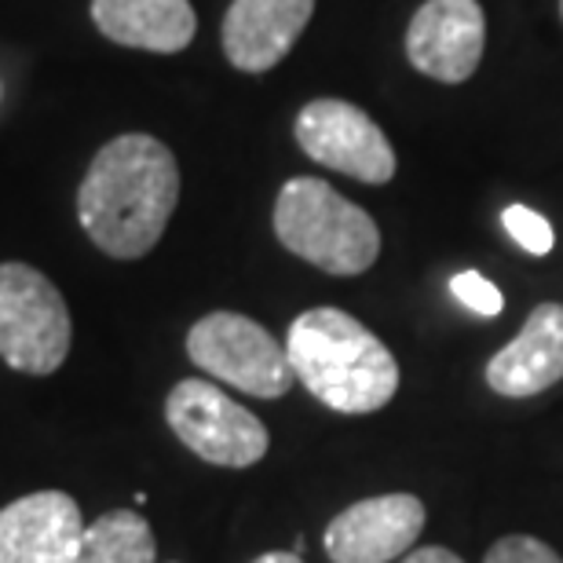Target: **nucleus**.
Wrapping results in <instances>:
<instances>
[{
    "label": "nucleus",
    "mask_w": 563,
    "mask_h": 563,
    "mask_svg": "<svg viewBox=\"0 0 563 563\" xmlns=\"http://www.w3.org/2000/svg\"><path fill=\"white\" fill-rule=\"evenodd\" d=\"M424 531V501L418 494H377L336 512L322 534L333 563H388L407 556Z\"/></svg>",
    "instance_id": "1a4fd4ad"
},
{
    "label": "nucleus",
    "mask_w": 563,
    "mask_h": 563,
    "mask_svg": "<svg viewBox=\"0 0 563 563\" xmlns=\"http://www.w3.org/2000/svg\"><path fill=\"white\" fill-rule=\"evenodd\" d=\"M187 355L201 374L256 399H282L292 388V363L261 322L239 311H212L187 333Z\"/></svg>",
    "instance_id": "39448f33"
},
{
    "label": "nucleus",
    "mask_w": 563,
    "mask_h": 563,
    "mask_svg": "<svg viewBox=\"0 0 563 563\" xmlns=\"http://www.w3.org/2000/svg\"><path fill=\"white\" fill-rule=\"evenodd\" d=\"M399 563H465L454 549H443V545H421L413 549V553H407Z\"/></svg>",
    "instance_id": "a211bd4d"
},
{
    "label": "nucleus",
    "mask_w": 563,
    "mask_h": 563,
    "mask_svg": "<svg viewBox=\"0 0 563 563\" xmlns=\"http://www.w3.org/2000/svg\"><path fill=\"white\" fill-rule=\"evenodd\" d=\"M450 292H454L468 311L483 314V319H494V314H501V308H505L501 289L479 272H457L450 278Z\"/></svg>",
    "instance_id": "dca6fc26"
},
{
    "label": "nucleus",
    "mask_w": 563,
    "mask_h": 563,
    "mask_svg": "<svg viewBox=\"0 0 563 563\" xmlns=\"http://www.w3.org/2000/svg\"><path fill=\"white\" fill-rule=\"evenodd\" d=\"M70 341V308L59 286L30 264H0V358L19 374L48 377L66 363Z\"/></svg>",
    "instance_id": "20e7f679"
},
{
    "label": "nucleus",
    "mask_w": 563,
    "mask_h": 563,
    "mask_svg": "<svg viewBox=\"0 0 563 563\" xmlns=\"http://www.w3.org/2000/svg\"><path fill=\"white\" fill-rule=\"evenodd\" d=\"M483 563H563V556L534 534H505L487 549Z\"/></svg>",
    "instance_id": "f3484780"
},
{
    "label": "nucleus",
    "mask_w": 563,
    "mask_h": 563,
    "mask_svg": "<svg viewBox=\"0 0 563 563\" xmlns=\"http://www.w3.org/2000/svg\"><path fill=\"white\" fill-rule=\"evenodd\" d=\"M292 136L314 165L330 173L374 187L396 179V146L363 107L347 99H311L292 121Z\"/></svg>",
    "instance_id": "0eeeda50"
},
{
    "label": "nucleus",
    "mask_w": 563,
    "mask_h": 563,
    "mask_svg": "<svg viewBox=\"0 0 563 563\" xmlns=\"http://www.w3.org/2000/svg\"><path fill=\"white\" fill-rule=\"evenodd\" d=\"M253 563H303V560H300V553H264Z\"/></svg>",
    "instance_id": "6ab92c4d"
},
{
    "label": "nucleus",
    "mask_w": 563,
    "mask_h": 563,
    "mask_svg": "<svg viewBox=\"0 0 563 563\" xmlns=\"http://www.w3.org/2000/svg\"><path fill=\"white\" fill-rule=\"evenodd\" d=\"M314 15V0H231L223 15V55L234 70L264 74L292 52Z\"/></svg>",
    "instance_id": "9b49d317"
},
{
    "label": "nucleus",
    "mask_w": 563,
    "mask_h": 563,
    "mask_svg": "<svg viewBox=\"0 0 563 563\" xmlns=\"http://www.w3.org/2000/svg\"><path fill=\"white\" fill-rule=\"evenodd\" d=\"M487 15L479 0H424L407 26V59L439 85H461L479 70Z\"/></svg>",
    "instance_id": "6e6552de"
},
{
    "label": "nucleus",
    "mask_w": 563,
    "mask_h": 563,
    "mask_svg": "<svg viewBox=\"0 0 563 563\" xmlns=\"http://www.w3.org/2000/svg\"><path fill=\"white\" fill-rule=\"evenodd\" d=\"M275 234L292 256L325 275L352 278L377 264L380 228L325 179L292 176L275 198Z\"/></svg>",
    "instance_id": "7ed1b4c3"
},
{
    "label": "nucleus",
    "mask_w": 563,
    "mask_h": 563,
    "mask_svg": "<svg viewBox=\"0 0 563 563\" xmlns=\"http://www.w3.org/2000/svg\"><path fill=\"white\" fill-rule=\"evenodd\" d=\"M556 380H563V303L545 300L527 314L516 341L490 355L487 385L505 399H531Z\"/></svg>",
    "instance_id": "f8f14e48"
},
{
    "label": "nucleus",
    "mask_w": 563,
    "mask_h": 563,
    "mask_svg": "<svg viewBox=\"0 0 563 563\" xmlns=\"http://www.w3.org/2000/svg\"><path fill=\"white\" fill-rule=\"evenodd\" d=\"M165 421L190 454L217 468H250L272 446V435L253 410L201 377L179 380L168 391Z\"/></svg>",
    "instance_id": "423d86ee"
},
{
    "label": "nucleus",
    "mask_w": 563,
    "mask_h": 563,
    "mask_svg": "<svg viewBox=\"0 0 563 563\" xmlns=\"http://www.w3.org/2000/svg\"><path fill=\"white\" fill-rule=\"evenodd\" d=\"M74 563H157L151 523L132 509H110L85 527L81 553Z\"/></svg>",
    "instance_id": "4468645a"
},
{
    "label": "nucleus",
    "mask_w": 563,
    "mask_h": 563,
    "mask_svg": "<svg viewBox=\"0 0 563 563\" xmlns=\"http://www.w3.org/2000/svg\"><path fill=\"white\" fill-rule=\"evenodd\" d=\"M179 201V165L173 151L125 132L92 157L77 187V220L96 250L114 261H140L162 242Z\"/></svg>",
    "instance_id": "f257e3e1"
},
{
    "label": "nucleus",
    "mask_w": 563,
    "mask_h": 563,
    "mask_svg": "<svg viewBox=\"0 0 563 563\" xmlns=\"http://www.w3.org/2000/svg\"><path fill=\"white\" fill-rule=\"evenodd\" d=\"M292 374L322 407L347 418L385 410L399 391V363L380 336L341 308H311L289 322Z\"/></svg>",
    "instance_id": "f03ea898"
},
{
    "label": "nucleus",
    "mask_w": 563,
    "mask_h": 563,
    "mask_svg": "<svg viewBox=\"0 0 563 563\" xmlns=\"http://www.w3.org/2000/svg\"><path fill=\"white\" fill-rule=\"evenodd\" d=\"M92 22L121 48L157 55L184 52L198 33L190 0H92Z\"/></svg>",
    "instance_id": "ddd939ff"
},
{
    "label": "nucleus",
    "mask_w": 563,
    "mask_h": 563,
    "mask_svg": "<svg viewBox=\"0 0 563 563\" xmlns=\"http://www.w3.org/2000/svg\"><path fill=\"white\" fill-rule=\"evenodd\" d=\"M81 542V509L63 490H37L0 509V563H74Z\"/></svg>",
    "instance_id": "9d476101"
},
{
    "label": "nucleus",
    "mask_w": 563,
    "mask_h": 563,
    "mask_svg": "<svg viewBox=\"0 0 563 563\" xmlns=\"http://www.w3.org/2000/svg\"><path fill=\"white\" fill-rule=\"evenodd\" d=\"M501 223H505V231L512 234V242L520 245L523 253H531V256L553 253L556 234H553V223H549L542 212H534L527 206H505Z\"/></svg>",
    "instance_id": "2eb2a0df"
},
{
    "label": "nucleus",
    "mask_w": 563,
    "mask_h": 563,
    "mask_svg": "<svg viewBox=\"0 0 563 563\" xmlns=\"http://www.w3.org/2000/svg\"><path fill=\"white\" fill-rule=\"evenodd\" d=\"M560 19H563V0H560Z\"/></svg>",
    "instance_id": "aec40b11"
}]
</instances>
